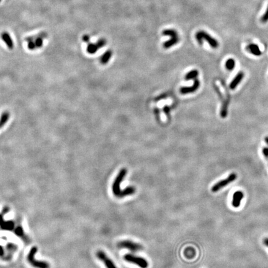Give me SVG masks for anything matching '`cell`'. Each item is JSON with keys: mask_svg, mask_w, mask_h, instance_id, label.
Returning a JSON list of instances; mask_svg holds the SVG:
<instances>
[{"mask_svg": "<svg viewBox=\"0 0 268 268\" xmlns=\"http://www.w3.org/2000/svg\"><path fill=\"white\" fill-rule=\"evenodd\" d=\"M246 49L248 52H250L251 54H253L254 56L258 57L261 55L262 52L259 46L256 43H250L246 47Z\"/></svg>", "mask_w": 268, "mask_h": 268, "instance_id": "10", "label": "cell"}, {"mask_svg": "<svg viewBox=\"0 0 268 268\" xmlns=\"http://www.w3.org/2000/svg\"><path fill=\"white\" fill-rule=\"evenodd\" d=\"M127 173V170L126 168H122L120 169V171L119 172L118 174L117 175L116 177L113 182L112 186V190L114 195L116 197H117L118 194L120 192V185L122 182L123 181L124 179L125 178L126 174Z\"/></svg>", "mask_w": 268, "mask_h": 268, "instance_id": "3", "label": "cell"}, {"mask_svg": "<svg viewBox=\"0 0 268 268\" xmlns=\"http://www.w3.org/2000/svg\"><path fill=\"white\" fill-rule=\"evenodd\" d=\"M225 67L229 71H232L235 67V61L233 59H229L225 62Z\"/></svg>", "mask_w": 268, "mask_h": 268, "instance_id": "19", "label": "cell"}, {"mask_svg": "<svg viewBox=\"0 0 268 268\" xmlns=\"http://www.w3.org/2000/svg\"><path fill=\"white\" fill-rule=\"evenodd\" d=\"M117 246L119 248L127 249L133 252H136L143 250V247L141 245L130 240L121 241L118 243Z\"/></svg>", "mask_w": 268, "mask_h": 268, "instance_id": "5", "label": "cell"}, {"mask_svg": "<svg viewBox=\"0 0 268 268\" xmlns=\"http://www.w3.org/2000/svg\"><path fill=\"white\" fill-rule=\"evenodd\" d=\"M244 198V193L241 191H235L232 196V205L234 208H238L240 205L241 202Z\"/></svg>", "mask_w": 268, "mask_h": 268, "instance_id": "7", "label": "cell"}, {"mask_svg": "<svg viewBox=\"0 0 268 268\" xmlns=\"http://www.w3.org/2000/svg\"><path fill=\"white\" fill-rule=\"evenodd\" d=\"M112 55V53L111 51H106L101 58V63L102 64H104V65L107 63L109 62V60H110Z\"/></svg>", "mask_w": 268, "mask_h": 268, "instance_id": "15", "label": "cell"}, {"mask_svg": "<svg viewBox=\"0 0 268 268\" xmlns=\"http://www.w3.org/2000/svg\"><path fill=\"white\" fill-rule=\"evenodd\" d=\"M244 76H245L244 73L242 71L239 72L233 79V80L231 81L230 84V87L232 89H235L238 86V85L241 83L243 78H244Z\"/></svg>", "mask_w": 268, "mask_h": 268, "instance_id": "11", "label": "cell"}, {"mask_svg": "<svg viewBox=\"0 0 268 268\" xmlns=\"http://www.w3.org/2000/svg\"><path fill=\"white\" fill-rule=\"evenodd\" d=\"M198 75H199V71L197 70L194 69V70H193L191 71L188 72L186 75L185 79L187 81L190 80V79H196V78L197 77Z\"/></svg>", "mask_w": 268, "mask_h": 268, "instance_id": "16", "label": "cell"}, {"mask_svg": "<svg viewBox=\"0 0 268 268\" xmlns=\"http://www.w3.org/2000/svg\"><path fill=\"white\" fill-rule=\"evenodd\" d=\"M261 22L263 23H266L268 21V7L265 12V13L263 14V16L261 18Z\"/></svg>", "mask_w": 268, "mask_h": 268, "instance_id": "23", "label": "cell"}, {"mask_svg": "<svg viewBox=\"0 0 268 268\" xmlns=\"http://www.w3.org/2000/svg\"><path fill=\"white\" fill-rule=\"evenodd\" d=\"M154 112L156 114V116L157 119H160V111H159V109L158 108H156L154 110Z\"/></svg>", "mask_w": 268, "mask_h": 268, "instance_id": "27", "label": "cell"}, {"mask_svg": "<svg viewBox=\"0 0 268 268\" xmlns=\"http://www.w3.org/2000/svg\"><path fill=\"white\" fill-rule=\"evenodd\" d=\"M263 243L266 247L268 248V237H266L263 240Z\"/></svg>", "mask_w": 268, "mask_h": 268, "instance_id": "28", "label": "cell"}, {"mask_svg": "<svg viewBox=\"0 0 268 268\" xmlns=\"http://www.w3.org/2000/svg\"><path fill=\"white\" fill-rule=\"evenodd\" d=\"M96 256L99 260L103 262L106 268H117L114 262L106 255L104 251H98L96 253Z\"/></svg>", "mask_w": 268, "mask_h": 268, "instance_id": "6", "label": "cell"}, {"mask_svg": "<svg viewBox=\"0 0 268 268\" xmlns=\"http://www.w3.org/2000/svg\"><path fill=\"white\" fill-rule=\"evenodd\" d=\"M106 40L105 39H100L99 40H98V41L96 42L97 46L98 47L99 49L102 48L103 47L105 46L106 44Z\"/></svg>", "mask_w": 268, "mask_h": 268, "instance_id": "21", "label": "cell"}, {"mask_svg": "<svg viewBox=\"0 0 268 268\" xmlns=\"http://www.w3.org/2000/svg\"><path fill=\"white\" fill-rule=\"evenodd\" d=\"M2 2V0H0V2Z\"/></svg>", "mask_w": 268, "mask_h": 268, "instance_id": "30", "label": "cell"}, {"mask_svg": "<svg viewBox=\"0 0 268 268\" xmlns=\"http://www.w3.org/2000/svg\"><path fill=\"white\" fill-rule=\"evenodd\" d=\"M265 141H266V142L267 144V145H268V137H266L265 138Z\"/></svg>", "mask_w": 268, "mask_h": 268, "instance_id": "29", "label": "cell"}, {"mask_svg": "<svg viewBox=\"0 0 268 268\" xmlns=\"http://www.w3.org/2000/svg\"><path fill=\"white\" fill-rule=\"evenodd\" d=\"M163 112L165 113V114L168 117V115L169 114V112H170V108L169 107L166 106L163 108Z\"/></svg>", "mask_w": 268, "mask_h": 268, "instance_id": "24", "label": "cell"}, {"mask_svg": "<svg viewBox=\"0 0 268 268\" xmlns=\"http://www.w3.org/2000/svg\"><path fill=\"white\" fill-rule=\"evenodd\" d=\"M262 153L265 157L268 158V148H266V147L262 149Z\"/></svg>", "mask_w": 268, "mask_h": 268, "instance_id": "26", "label": "cell"}, {"mask_svg": "<svg viewBox=\"0 0 268 268\" xmlns=\"http://www.w3.org/2000/svg\"><path fill=\"white\" fill-rule=\"evenodd\" d=\"M163 35L170 37H178V34L174 29H165L163 31Z\"/></svg>", "mask_w": 268, "mask_h": 268, "instance_id": "18", "label": "cell"}, {"mask_svg": "<svg viewBox=\"0 0 268 268\" xmlns=\"http://www.w3.org/2000/svg\"><path fill=\"white\" fill-rule=\"evenodd\" d=\"M98 49L99 48H98L96 43H88L87 46V53L90 54H94L98 51Z\"/></svg>", "mask_w": 268, "mask_h": 268, "instance_id": "14", "label": "cell"}, {"mask_svg": "<svg viewBox=\"0 0 268 268\" xmlns=\"http://www.w3.org/2000/svg\"><path fill=\"white\" fill-rule=\"evenodd\" d=\"M28 40V44H27V47L29 50L30 51H33L35 49H36L34 41H32V40Z\"/></svg>", "mask_w": 268, "mask_h": 268, "instance_id": "22", "label": "cell"}, {"mask_svg": "<svg viewBox=\"0 0 268 268\" xmlns=\"http://www.w3.org/2000/svg\"><path fill=\"white\" fill-rule=\"evenodd\" d=\"M200 86V81L197 79H195L192 86L182 87L180 89V93L182 95H186L188 93H192L196 91Z\"/></svg>", "mask_w": 268, "mask_h": 268, "instance_id": "8", "label": "cell"}, {"mask_svg": "<svg viewBox=\"0 0 268 268\" xmlns=\"http://www.w3.org/2000/svg\"><path fill=\"white\" fill-rule=\"evenodd\" d=\"M82 39L83 40V42H88L89 41V39H90V37H89L88 35H84L83 36Z\"/></svg>", "mask_w": 268, "mask_h": 268, "instance_id": "25", "label": "cell"}, {"mask_svg": "<svg viewBox=\"0 0 268 268\" xmlns=\"http://www.w3.org/2000/svg\"><path fill=\"white\" fill-rule=\"evenodd\" d=\"M237 178V174L235 173H232L226 178L217 182L214 185L212 186L211 188V191L212 193H217L223 188L229 186L230 184L235 181Z\"/></svg>", "mask_w": 268, "mask_h": 268, "instance_id": "2", "label": "cell"}, {"mask_svg": "<svg viewBox=\"0 0 268 268\" xmlns=\"http://www.w3.org/2000/svg\"><path fill=\"white\" fill-rule=\"evenodd\" d=\"M2 38L3 40L6 43L7 47L10 49H13L14 47V43L10 35L8 32H3L2 34Z\"/></svg>", "mask_w": 268, "mask_h": 268, "instance_id": "12", "label": "cell"}, {"mask_svg": "<svg viewBox=\"0 0 268 268\" xmlns=\"http://www.w3.org/2000/svg\"><path fill=\"white\" fill-rule=\"evenodd\" d=\"M179 41H180V38L178 37H171V39L163 43V47L165 49H169L170 47H171L172 46H174L176 45Z\"/></svg>", "mask_w": 268, "mask_h": 268, "instance_id": "13", "label": "cell"}, {"mask_svg": "<svg viewBox=\"0 0 268 268\" xmlns=\"http://www.w3.org/2000/svg\"><path fill=\"white\" fill-rule=\"evenodd\" d=\"M124 259L127 262L136 264L141 268H147L148 267V261L145 258L140 256L128 253L124 255Z\"/></svg>", "mask_w": 268, "mask_h": 268, "instance_id": "4", "label": "cell"}, {"mask_svg": "<svg viewBox=\"0 0 268 268\" xmlns=\"http://www.w3.org/2000/svg\"><path fill=\"white\" fill-rule=\"evenodd\" d=\"M36 48H40L43 46V39L41 37H38L34 41Z\"/></svg>", "mask_w": 268, "mask_h": 268, "instance_id": "20", "label": "cell"}, {"mask_svg": "<svg viewBox=\"0 0 268 268\" xmlns=\"http://www.w3.org/2000/svg\"><path fill=\"white\" fill-rule=\"evenodd\" d=\"M136 191V188H134L133 186H128L125 188L124 189L121 190L117 197L123 198L128 196H131L135 193Z\"/></svg>", "mask_w": 268, "mask_h": 268, "instance_id": "9", "label": "cell"}, {"mask_svg": "<svg viewBox=\"0 0 268 268\" xmlns=\"http://www.w3.org/2000/svg\"><path fill=\"white\" fill-rule=\"evenodd\" d=\"M10 118V114L8 112H5L2 114L1 118H0V128L3 127L8 122Z\"/></svg>", "mask_w": 268, "mask_h": 268, "instance_id": "17", "label": "cell"}, {"mask_svg": "<svg viewBox=\"0 0 268 268\" xmlns=\"http://www.w3.org/2000/svg\"><path fill=\"white\" fill-rule=\"evenodd\" d=\"M196 39L200 45H202L204 40H205L212 48L216 49L219 46L218 41L215 38L203 30H200L196 34Z\"/></svg>", "mask_w": 268, "mask_h": 268, "instance_id": "1", "label": "cell"}]
</instances>
